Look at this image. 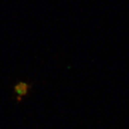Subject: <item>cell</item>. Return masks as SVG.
Instances as JSON below:
<instances>
[{"instance_id":"1","label":"cell","mask_w":129,"mask_h":129,"mask_svg":"<svg viewBox=\"0 0 129 129\" xmlns=\"http://www.w3.org/2000/svg\"><path fill=\"white\" fill-rule=\"evenodd\" d=\"M30 88V85L27 82H19V83H17L14 86V92L17 95V100L20 102L22 100V98L26 96Z\"/></svg>"}]
</instances>
